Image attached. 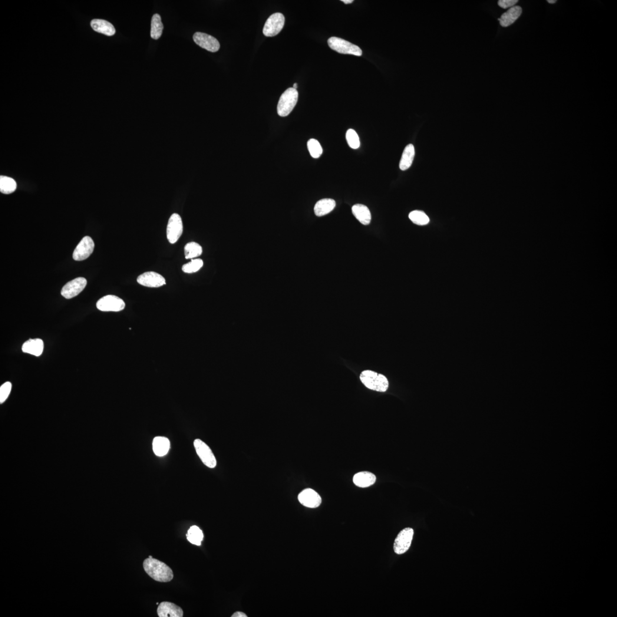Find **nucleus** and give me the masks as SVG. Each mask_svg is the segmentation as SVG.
<instances>
[{"instance_id": "4be33fe9", "label": "nucleus", "mask_w": 617, "mask_h": 617, "mask_svg": "<svg viewBox=\"0 0 617 617\" xmlns=\"http://www.w3.org/2000/svg\"><path fill=\"white\" fill-rule=\"evenodd\" d=\"M170 449V442L167 438L156 437L153 441V450L157 456L163 457L166 455Z\"/></svg>"}, {"instance_id": "6e6552de", "label": "nucleus", "mask_w": 617, "mask_h": 617, "mask_svg": "<svg viewBox=\"0 0 617 617\" xmlns=\"http://www.w3.org/2000/svg\"><path fill=\"white\" fill-rule=\"evenodd\" d=\"M413 536L414 530L412 528L407 527L401 531L394 541V552L399 555L407 552L410 548Z\"/></svg>"}, {"instance_id": "4468645a", "label": "nucleus", "mask_w": 617, "mask_h": 617, "mask_svg": "<svg viewBox=\"0 0 617 617\" xmlns=\"http://www.w3.org/2000/svg\"><path fill=\"white\" fill-rule=\"evenodd\" d=\"M298 499L303 506L309 508L318 507L322 503L321 496L312 489L302 491L299 495Z\"/></svg>"}, {"instance_id": "9b49d317", "label": "nucleus", "mask_w": 617, "mask_h": 617, "mask_svg": "<svg viewBox=\"0 0 617 617\" xmlns=\"http://www.w3.org/2000/svg\"><path fill=\"white\" fill-rule=\"evenodd\" d=\"M87 284V280L84 277H78L64 285L61 290V295L67 299L74 298L85 289Z\"/></svg>"}, {"instance_id": "2f4dec72", "label": "nucleus", "mask_w": 617, "mask_h": 617, "mask_svg": "<svg viewBox=\"0 0 617 617\" xmlns=\"http://www.w3.org/2000/svg\"><path fill=\"white\" fill-rule=\"evenodd\" d=\"M12 390V384L10 382H6L0 388V403L2 404L8 398Z\"/></svg>"}, {"instance_id": "72a5a7b5", "label": "nucleus", "mask_w": 617, "mask_h": 617, "mask_svg": "<svg viewBox=\"0 0 617 617\" xmlns=\"http://www.w3.org/2000/svg\"><path fill=\"white\" fill-rule=\"evenodd\" d=\"M247 616L245 613L241 612H237L234 613L232 617H247Z\"/></svg>"}, {"instance_id": "f03ea898", "label": "nucleus", "mask_w": 617, "mask_h": 617, "mask_svg": "<svg viewBox=\"0 0 617 617\" xmlns=\"http://www.w3.org/2000/svg\"><path fill=\"white\" fill-rule=\"evenodd\" d=\"M361 381L366 388L371 390L385 392L388 390L389 382L384 375L372 371H364L360 375Z\"/></svg>"}, {"instance_id": "b1692460", "label": "nucleus", "mask_w": 617, "mask_h": 617, "mask_svg": "<svg viewBox=\"0 0 617 617\" xmlns=\"http://www.w3.org/2000/svg\"><path fill=\"white\" fill-rule=\"evenodd\" d=\"M163 29L164 25L161 16L158 14L154 15L151 21V37L154 39L160 38L163 34Z\"/></svg>"}, {"instance_id": "ddd939ff", "label": "nucleus", "mask_w": 617, "mask_h": 617, "mask_svg": "<svg viewBox=\"0 0 617 617\" xmlns=\"http://www.w3.org/2000/svg\"><path fill=\"white\" fill-rule=\"evenodd\" d=\"M137 281L139 284L149 288H159L166 284V279L160 274L154 272H148L138 277Z\"/></svg>"}, {"instance_id": "f704fd0d", "label": "nucleus", "mask_w": 617, "mask_h": 617, "mask_svg": "<svg viewBox=\"0 0 617 617\" xmlns=\"http://www.w3.org/2000/svg\"><path fill=\"white\" fill-rule=\"evenodd\" d=\"M341 1L344 2L345 4H352V3L354 2V0H342Z\"/></svg>"}, {"instance_id": "c756f323", "label": "nucleus", "mask_w": 617, "mask_h": 617, "mask_svg": "<svg viewBox=\"0 0 617 617\" xmlns=\"http://www.w3.org/2000/svg\"><path fill=\"white\" fill-rule=\"evenodd\" d=\"M308 149L311 156L314 158H318L321 156L323 151L319 142L313 138L308 141Z\"/></svg>"}, {"instance_id": "7ed1b4c3", "label": "nucleus", "mask_w": 617, "mask_h": 617, "mask_svg": "<svg viewBox=\"0 0 617 617\" xmlns=\"http://www.w3.org/2000/svg\"><path fill=\"white\" fill-rule=\"evenodd\" d=\"M299 98L298 91L293 88H288L282 94L277 105V113L281 117H286L293 110Z\"/></svg>"}, {"instance_id": "39448f33", "label": "nucleus", "mask_w": 617, "mask_h": 617, "mask_svg": "<svg viewBox=\"0 0 617 617\" xmlns=\"http://www.w3.org/2000/svg\"><path fill=\"white\" fill-rule=\"evenodd\" d=\"M285 17L281 13H274L267 19L263 28V34L266 37H273L282 31L285 24Z\"/></svg>"}, {"instance_id": "2eb2a0df", "label": "nucleus", "mask_w": 617, "mask_h": 617, "mask_svg": "<svg viewBox=\"0 0 617 617\" xmlns=\"http://www.w3.org/2000/svg\"><path fill=\"white\" fill-rule=\"evenodd\" d=\"M157 614L160 617H183L184 612L180 606L172 602H163L158 605Z\"/></svg>"}, {"instance_id": "5701e85b", "label": "nucleus", "mask_w": 617, "mask_h": 617, "mask_svg": "<svg viewBox=\"0 0 617 617\" xmlns=\"http://www.w3.org/2000/svg\"><path fill=\"white\" fill-rule=\"evenodd\" d=\"M415 156V150L413 145L409 144L405 147L402 153L400 163V168L402 170L409 169L413 163Z\"/></svg>"}, {"instance_id": "1a4fd4ad", "label": "nucleus", "mask_w": 617, "mask_h": 617, "mask_svg": "<svg viewBox=\"0 0 617 617\" xmlns=\"http://www.w3.org/2000/svg\"><path fill=\"white\" fill-rule=\"evenodd\" d=\"M194 447L195 448L197 454L199 455L203 464L209 468L216 467L217 461L215 456L210 448L200 439H196L194 441Z\"/></svg>"}, {"instance_id": "f257e3e1", "label": "nucleus", "mask_w": 617, "mask_h": 617, "mask_svg": "<svg viewBox=\"0 0 617 617\" xmlns=\"http://www.w3.org/2000/svg\"><path fill=\"white\" fill-rule=\"evenodd\" d=\"M143 567L148 575L157 582H168L173 579L172 570L160 560L148 558L144 560Z\"/></svg>"}, {"instance_id": "cd10ccee", "label": "nucleus", "mask_w": 617, "mask_h": 617, "mask_svg": "<svg viewBox=\"0 0 617 617\" xmlns=\"http://www.w3.org/2000/svg\"><path fill=\"white\" fill-rule=\"evenodd\" d=\"M409 219L414 224L418 225H425L430 223V218L424 212L420 210H414L409 214Z\"/></svg>"}, {"instance_id": "412c9836", "label": "nucleus", "mask_w": 617, "mask_h": 617, "mask_svg": "<svg viewBox=\"0 0 617 617\" xmlns=\"http://www.w3.org/2000/svg\"><path fill=\"white\" fill-rule=\"evenodd\" d=\"M336 201L331 199H324L318 201L315 206V213L317 216L322 217L331 213L336 207Z\"/></svg>"}, {"instance_id": "0eeeda50", "label": "nucleus", "mask_w": 617, "mask_h": 617, "mask_svg": "<svg viewBox=\"0 0 617 617\" xmlns=\"http://www.w3.org/2000/svg\"><path fill=\"white\" fill-rule=\"evenodd\" d=\"M183 232L182 219L179 214L174 213L168 222L167 235L169 242L173 244L177 242Z\"/></svg>"}, {"instance_id": "4c0bfd02", "label": "nucleus", "mask_w": 617, "mask_h": 617, "mask_svg": "<svg viewBox=\"0 0 617 617\" xmlns=\"http://www.w3.org/2000/svg\"><path fill=\"white\" fill-rule=\"evenodd\" d=\"M149 558H150V559H152V558H153V557H152V556H149Z\"/></svg>"}, {"instance_id": "9d476101", "label": "nucleus", "mask_w": 617, "mask_h": 617, "mask_svg": "<svg viewBox=\"0 0 617 617\" xmlns=\"http://www.w3.org/2000/svg\"><path fill=\"white\" fill-rule=\"evenodd\" d=\"M94 249L93 240L90 236L84 237L75 247L73 259L77 262L87 259L93 252Z\"/></svg>"}, {"instance_id": "a878e982", "label": "nucleus", "mask_w": 617, "mask_h": 617, "mask_svg": "<svg viewBox=\"0 0 617 617\" xmlns=\"http://www.w3.org/2000/svg\"><path fill=\"white\" fill-rule=\"evenodd\" d=\"M187 540L191 543L197 546H200L204 539V534L200 528L197 526L190 527L186 534Z\"/></svg>"}, {"instance_id": "c9c22d12", "label": "nucleus", "mask_w": 617, "mask_h": 617, "mask_svg": "<svg viewBox=\"0 0 617 617\" xmlns=\"http://www.w3.org/2000/svg\"><path fill=\"white\" fill-rule=\"evenodd\" d=\"M547 2H549V4H555L557 1L556 0H547Z\"/></svg>"}, {"instance_id": "6ab92c4d", "label": "nucleus", "mask_w": 617, "mask_h": 617, "mask_svg": "<svg viewBox=\"0 0 617 617\" xmlns=\"http://www.w3.org/2000/svg\"><path fill=\"white\" fill-rule=\"evenodd\" d=\"M92 28L95 32L108 36H113L115 33L114 26L111 22L104 19H94L91 21Z\"/></svg>"}, {"instance_id": "bb28decb", "label": "nucleus", "mask_w": 617, "mask_h": 617, "mask_svg": "<svg viewBox=\"0 0 617 617\" xmlns=\"http://www.w3.org/2000/svg\"><path fill=\"white\" fill-rule=\"evenodd\" d=\"M17 188L16 181L6 176L0 177V191L4 194H8L14 192Z\"/></svg>"}, {"instance_id": "423d86ee", "label": "nucleus", "mask_w": 617, "mask_h": 617, "mask_svg": "<svg viewBox=\"0 0 617 617\" xmlns=\"http://www.w3.org/2000/svg\"><path fill=\"white\" fill-rule=\"evenodd\" d=\"M96 306L102 312H118L124 309L125 303L117 296L107 295L98 300Z\"/></svg>"}, {"instance_id": "f3484780", "label": "nucleus", "mask_w": 617, "mask_h": 617, "mask_svg": "<svg viewBox=\"0 0 617 617\" xmlns=\"http://www.w3.org/2000/svg\"><path fill=\"white\" fill-rule=\"evenodd\" d=\"M44 342L41 339H30L24 343L22 346V351L25 354L33 355L40 356L44 351Z\"/></svg>"}, {"instance_id": "e433bc0d", "label": "nucleus", "mask_w": 617, "mask_h": 617, "mask_svg": "<svg viewBox=\"0 0 617 617\" xmlns=\"http://www.w3.org/2000/svg\"><path fill=\"white\" fill-rule=\"evenodd\" d=\"M298 88V84L297 83L294 84L293 88L295 89V90H297Z\"/></svg>"}, {"instance_id": "f8f14e48", "label": "nucleus", "mask_w": 617, "mask_h": 617, "mask_svg": "<svg viewBox=\"0 0 617 617\" xmlns=\"http://www.w3.org/2000/svg\"><path fill=\"white\" fill-rule=\"evenodd\" d=\"M193 40L200 47L211 52L219 51L220 45L219 41L213 36L204 33L196 32L193 35Z\"/></svg>"}, {"instance_id": "7c9ffc66", "label": "nucleus", "mask_w": 617, "mask_h": 617, "mask_svg": "<svg viewBox=\"0 0 617 617\" xmlns=\"http://www.w3.org/2000/svg\"><path fill=\"white\" fill-rule=\"evenodd\" d=\"M346 138L349 147L352 149L357 150L360 146V141L356 131L350 129L346 133Z\"/></svg>"}, {"instance_id": "dca6fc26", "label": "nucleus", "mask_w": 617, "mask_h": 617, "mask_svg": "<svg viewBox=\"0 0 617 617\" xmlns=\"http://www.w3.org/2000/svg\"><path fill=\"white\" fill-rule=\"evenodd\" d=\"M522 12L523 9L521 6H513V7L508 10L507 12L504 13L501 16V18L498 19V20L500 21V25L503 27H508V26L513 24L520 17Z\"/></svg>"}, {"instance_id": "20e7f679", "label": "nucleus", "mask_w": 617, "mask_h": 617, "mask_svg": "<svg viewBox=\"0 0 617 617\" xmlns=\"http://www.w3.org/2000/svg\"><path fill=\"white\" fill-rule=\"evenodd\" d=\"M328 45L333 50L341 54L361 56L362 51L360 48L345 39L332 37L328 39Z\"/></svg>"}, {"instance_id": "c85d7f7f", "label": "nucleus", "mask_w": 617, "mask_h": 617, "mask_svg": "<svg viewBox=\"0 0 617 617\" xmlns=\"http://www.w3.org/2000/svg\"><path fill=\"white\" fill-rule=\"evenodd\" d=\"M204 265L203 261L201 259H192L182 267L183 271L186 273H196L201 269Z\"/></svg>"}, {"instance_id": "473e14b6", "label": "nucleus", "mask_w": 617, "mask_h": 617, "mask_svg": "<svg viewBox=\"0 0 617 617\" xmlns=\"http://www.w3.org/2000/svg\"><path fill=\"white\" fill-rule=\"evenodd\" d=\"M518 2H519L518 0H500L498 2V4L501 8L506 9L513 7Z\"/></svg>"}, {"instance_id": "aec40b11", "label": "nucleus", "mask_w": 617, "mask_h": 617, "mask_svg": "<svg viewBox=\"0 0 617 617\" xmlns=\"http://www.w3.org/2000/svg\"><path fill=\"white\" fill-rule=\"evenodd\" d=\"M376 477L374 474L368 471H362L355 475L354 483L359 487H368L374 484Z\"/></svg>"}, {"instance_id": "a211bd4d", "label": "nucleus", "mask_w": 617, "mask_h": 617, "mask_svg": "<svg viewBox=\"0 0 617 617\" xmlns=\"http://www.w3.org/2000/svg\"><path fill=\"white\" fill-rule=\"evenodd\" d=\"M352 213L359 223L368 225L371 222L372 216L370 210L364 205L355 204L352 208Z\"/></svg>"}, {"instance_id": "393cba45", "label": "nucleus", "mask_w": 617, "mask_h": 617, "mask_svg": "<svg viewBox=\"0 0 617 617\" xmlns=\"http://www.w3.org/2000/svg\"><path fill=\"white\" fill-rule=\"evenodd\" d=\"M185 257L187 259H193L203 253L202 247L195 242L187 243L184 247Z\"/></svg>"}]
</instances>
